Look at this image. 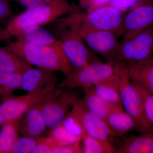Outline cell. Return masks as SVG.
Listing matches in <instances>:
<instances>
[{
    "mask_svg": "<svg viewBox=\"0 0 153 153\" xmlns=\"http://www.w3.org/2000/svg\"><path fill=\"white\" fill-rule=\"evenodd\" d=\"M7 48L32 66L46 71H60L66 76L72 71L61 43L52 46L35 45L16 40Z\"/></svg>",
    "mask_w": 153,
    "mask_h": 153,
    "instance_id": "1",
    "label": "cell"
},
{
    "mask_svg": "<svg viewBox=\"0 0 153 153\" xmlns=\"http://www.w3.org/2000/svg\"><path fill=\"white\" fill-rule=\"evenodd\" d=\"M79 11L76 6L69 4L68 0H52L26 10L12 19L5 29L11 37H16L29 29L41 27Z\"/></svg>",
    "mask_w": 153,
    "mask_h": 153,
    "instance_id": "2",
    "label": "cell"
},
{
    "mask_svg": "<svg viewBox=\"0 0 153 153\" xmlns=\"http://www.w3.org/2000/svg\"><path fill=\"white\" fill-rule=\"evenodd\" d=\"M55 37L60 41L66 57L74 70L100 61L92 54L69 15L56 21ZM72 70V71H73Z\"/></svg>",
    "mask_w": 153,
    "mask_h": 153,
    "instance_id": "3",
    "label": "cell"
},
{
    "mask_svg": "<svg viewBox=\"0 0 153 153\" xmlns=\"http://www.w3.org/2000/svg\"><path fill=\"white\" fill-rule=\"evenodd\" d=\"M114 64L119 76L120 95L123 109L133 120L135 128L140 133L153 132L145 114L141 96L129 77L125 68Z\"/></svg>",
    "mask_w": 153,
    "mask_h": 153,
    "instance_id": "4",
    "label": "cell"
},
{
    "mask_svg": "<svg viewBox=\"0 0 153 153\" xmlns=\"http://www.w3.org/2000/svg\"><path fill=\"white\" fill-rule=\"evenodd\" d=\"M153 54V26L132 38L123 39L109 62L126 67L150 59Z\"/></svg>",
    "mask_w": 153,
    "mask_h": 153,
    "instance_id": "5",
    "label": "cell"
},
{
    "mask_svg": "<svg viewBox=\"0 0 153 153\" xmlns=\"http://www.w3.org/2000/svg\"><path fill=\"white\" fill-rule=\"evenodd\" d=\"M79 100L74 94L56 88L36 106L42 114L47 128L52 129L62 125L69 111Z\"/></svg>",
    "mask_w": 153,
    "mask_h": 153,
    "instance_id": "6",
    "label": "cell"
},
{
    "mask_svg": "<svg viewBox=\"0 0 153 153\" xmlns=\"http://www.w3.org/2000/svg\"><path fill=\"white\" fill-rule=\"evenodd\" d=\"M79 11L70 16L84 41L93 52L101 55L107 61L112 60L120 44L117 34L109 31L94 29L80 21Z\"/></svg>",
    "mask_w": 153,
    "mask_h": 153,
    "instance_id": "7",
    "label": "cell"
},
{
    "mask_svg": "<svg viewBox=\"0 0 153 153\" xmlns=\"http://www.w3.org/2000/svg\"><path fill=\"white\" fill-rule=\"evenodd\" d=\"M115 71V66L111 62L98 61L71 71L60 84V87L68 90L81 88L85 91L93 88L98 82L112 76Z\"/></svg>",
    "mask_w": 153,
    "mask_h": 153,
    "instance_id": "8",
    "label": "cell"
},
{
    "mask_svg": "<svg viewBox=\"0 0 153 153\" xmlns=\"http://www.w3.org/2000/svg\"><path fill=\"white\" fill-rule=\"evenodd\" d=\"M126 13L107 4L88 10L85 14L79 13L81 21L91 27L109 31L122 36Z\"/></svg>",
    "mask_w": 153,
    "mask_h": 153,
    "instance_id": "9",
    "label": "cell"
},
{
    "mask_svg": "<svg viewBox=\"0 0 153 153\" xmlns=\"http://www.w3.org/2000/svg\"><path fill=\"white\" fill-rule=\"evenodd\" d=\"M55 89L27 92L25 95L11 96L7 99L0 104V111L4 118L5 123L19 119L28 109L43 101Z\"/></svg>",
    "mask_w": 153,
    "mask_h": 153,
    "instance_id": "10",
    "label": "cell"
},
{
    "mask_svg": "<svg viewBox=\"0 0 153 153\" xmlns=\"http://www.w3.org/2000/svg\"><path fill=\"white\" fill-rule=\"evenodd\" d=\"M70 112L79 121L86 134L97 139L111 142L114 135L106 122L90 112L82 100L74 105Z\"/></svg>",
    "mask_w": 153,
    "mask_h": 153,
    "instance_id": "11",
    "label": "cell"
},
{
    "mask_svg": "<svg viewBox=\"0 0 153 153\" xmlns=\"http://www.w3.org/2000/svg\"><path fill=\"white\" fill-rule=\"evenodd\" d=\"M153 26V1L136 7L126 14L122 36L129 39Z\"/></svg>",
    "mask_w": 153,
    "mask_h": 153,
    "instance_id": "12",
    "label": "cell"
},
{
    "mask_svg": "<svg viewBox=\"0 0 153 153\" xmlns=\"http://www.w3.org/2000/svg\"><path fill=\"white\" fill-rule=\"evenodd\" d=\"M57 84V77L53 72L33 67L22 74L19 89L27 92H36L45 89H55Z\"/></svg>",
    "mask_w": 153,
    "mask_h": 153,
    "instance_id": "13",
    "label": "cell"
},
{
    "mask_svg": "<svg viewBox=\"0 0 153 153\" xmlns=\"http://www.w3.org/2000/svg\"><path fill=\"white\" fill-rule=\"evenodd\" d=\"M47 126L39 108L36 105L27 110L19 118V133L37 139L45 131Z\"/></svg>",
    "mask_w": 153,
    "mask_h": 153,
    "instance_id": "14",
    "label": "cell"
},
{
    "mask_svg": "<svg viewBox=\"0 0 153 153\" xmlns=\"http://www.w3.org/2000/svg\"><path fill=\"white\" fill-rule=\"evenodd\" d=\"M124 67L132 82L153 94V57Z\"/></svg>",
    "mask_w": 153,
    "mask_h": 153,
    "instance_id": "15",
    "label": "cell"
},
{
    "mask_svg": "<svg viewBox=\"0 0 153 153\" xmlns=\"http://www.w3.org/2000/svg\"><path fill=\"white\" fill-rule=\"evenodd\" d=\"M115 66L114 74L96 84L94 89L97 94L105 101L114 106L123 108L120 95L119 76Z\"/></svg>",
    "mask_w": 153,
    "mask_h": 153,
    "instance_id": "16",
    "label": "cell"
},
{
    "mask_svg": "<svg viewBox=\"0 0 153 153\" xmlns=\"http://www.w3.org/2000/svg\"><path fill=\"white\" fill-rule=\"evenodd\" d=\"M115 149L117 153H153V131L129 137Z\"/></svg>",
    "mask_w": 153,
    "mask_h": 153,
    "instance_id": "17",
    "label": "cell"
},
{
    "mask_svg": "<svg viewBox=\"0 0 153 153\" xmlns=\"http://www.w3.org/2000/svg\"><path fill=\"white\" fill-rule=\"evenodd\" d=\"M33 66L7 47H0V71L22 74Z\"/></svg>",
    "mask_w": 153,
    "mask_h": 153,
    "instance_id": "18",
    "label": "cell"
},
{
    "mask_svg": "<svg viewBox=\"0 0 153 153\" xmlns=\"http://www.w3.org/2000/svg\"><path fill=\"white\" fill-rule=\"evenodd\" d=\"M85 92L82 101L88 109L105 121L111 113L115 110L123 108L111 105L102 99L96 93L94 87Z\"/></svg>",
    "mask_w": 153,
    "mask_h": 153,
    "instance_id": "19",
    "label": "cell"
},
{
    "mask_svg": "<svg viewBox=\"0 0 153 153\" xmlns=\"http://www.w3.org/2000/svg\"><path fill=\"white\" fill-rule=\"evenodd\" d=\"M105 122L114 136L123 135L135 128L133 120L123 108L111 113Z\"/></svg>",
    "mask_w": 153,
    "mask_h": 153,
    "instance_id": "20",
    "label": "cell"
},
{
    "mask_svg": "<svg viewBox=\"0 0 153 153\" xmlns=\"http://www.w3.org/2000/svg\"><path fill=\"white\" fill-rule=\"evenodd\" d=\"M16 38L17 40L25 43L44 46H52L60 42L53 34L41 27L29 29Z\"/></svg>",
    "mask_w": 153,
    "mask_h": 153,
    "instance_id": "21",
    "label": "cell"
},
{
    "mask_svg": "<svg viewBox=\"0 0 153 153\" xmlns=\"http://www.w3.org/2000/svg\"><path fill=\"white\" fill-rule=\"evenodd\" d=\"M19 119L3 124L0 131L1 153H10L16 141L19 138Z\"/></svg>",
    "mask_w": 153,
    "mask_h": 153,
    "instance_id": "22",
    "label": "cell"
},
{
    "mask_svg": "<svg viewBox=\"0 0 153 153\" xmlns=\"http://www.w3.org/2000/svg\"><path fill=\"white\" fill-rule=\"evenodd\" d=\"M22 74L0 71V100H4L21 85Z\"/></svg>",
    "mask_w": 153,
    "mask_h": 153,
    "instance_id": "23",
    "label": "cell"
},
{
    "mask_svg": "<svg viewBox=\"0 0 153 153\" xmlns=\"http://www.w3.org/2000/svg\"><path fill=\"white\" fill-rule=\"evenodd\" d=\"M82 153H114L115 148L108 141L97 139L85 134L82 138Z\"/></svg>",
    "mask_w": 153,
    "mask_h": 153,
    "instance_id": "24",
    "label": "cell"
},
{
    "mask_svg": "<svg viewBox=\"0 0 153 153\" xmlns=\"http://www.w3.org/2000/svg\"><path fill=\"white\" fill-rule=\"evenodd\" d=\"M49 136L61 146L73 144L82 141V139L69 133L62 125L52 129Z\"/></svg>",
    "mask_w": 153,
    "mask_h": 153,
    "instance_id": "25",
    "label": "cell"
},
{
    "mask_svg": "<svg viewBox=\"0 0 153 153\" xmlns=\"http://www.w3.org/2000/svg\"><path fill=\"white\" fill-rule=\"evenodd\" d=\"M62 126L69 133L80 138L82 139L86 134L79 121L70 112L63 121Z\"/></svg>",
    "mask_w": 153,
    "mask_h": 153,
    "instance_id": "26",
    "label": "cell"
},
{
    "mask_svg": "<svg viewBox=\"0 0 153 153\" xmlns=\"http://www.w3.org/2000/svg\"><path fill=\"white\" fill-rule=\"evenodd\" d=\"M133 83L141 96L146 116L153 130V94L141 86Z\"/></svg>",
    "mask_w": 153,
    "mask_h": 153,
    "instance_id": "27",
    "label": "cell"
},
{
    "mask_svg": "<svg viewBox=\"0 0 153 153\" xmlns=\"http://www.w3.org/2000/svg\"><path fill=\"white\" fill-rule=\"evenodd\" d=\"M37 144L33 153H54L57 148L62 147L50 136L40 137L36 139Z\"/></svg>",
    "mask_w": 153,
    "mask_h": 153,
    "instance_id": "28",
    "label": "cell"
},
{
    "mask_svg": "<svg viewBox=\"0 0 153 153\" xmlns=\"http://www.w3.org/2000/svg\"><path fill=\"white\" fill-rule=\"evenodd\" d=\"M37 144L36 139L30 137L23 136L19 138L16 141L10 153H32Z\"/></svg>",
    "mask_w": 153,
    "mask_h": 153,
    "instance_id": "29",
    "label": "cell"
},
{
    "mask_svg": "<svg viewBox=\"0 0 153 153\" xmlns=\"http://www.w3.org/2000/svg\"><path fill=\"white\" fill-rule=\"evenodd\" d=\"M152 1L153 0H109L108 4L126 13L136 7Z\"/></svg>",
    "mask_w": 153,
    "mask_h": 153,
    "instance_id": "30",
    "label": "cell"
},
{
    "mask_svg": "<svg viewBox=\"0 0 153 153\" xmlns=\"http://www.w3.org/2000/svg\"><path fill=\"white\" fill-rule=\"evenodd\" d=\"M80 142L76 143L73 144L67 145L57 148L54 153H82V148Z\"/></svg>",
    "mask_w": 153,
    "mask_h": 153,
    "instance_id": "31",
    "label": "cell"
},
{
    "mask_svg": "<svg viewBox=\"0 0 153 153\" xmlns=\"http://www.w3.org/2000/svg\"><path fill=\"white\" fill-rule=\"evenodd\" d=\"M12 11L8 1L0 0V21H4L12 15Z\"/></svg>",
    "mask_w": 153,
    "mask_h": 153,
    "instance_id": "32",
    "label": "cell"
},
{
    "mask_svg": "<svg viewBox=\"0 0 153 153\" xmlns=\"http://www.w3.org/2000/svg\"><path fill=\"white\" fill-rule=\"evenodd\" d=\"M51 1L52 0H19L18 2L24 8L28 10L49 2Z\"/></svg>",
    "mask_w": 153,
    "mask_h": 153,
    "instance_id": "33",
    "label": "cell"
},
{
    "mask_svg": "<svg viewBox=\"0 0 153 153\" xmlns=\"http://www.w3.org/2000/svg\"><path fill=\"white\" fill-rule=\"evenodd\" d=\"M85 1L86 3H84L86 6L88 5L89 8L90 9L106 5L108 4L109 0H84Z\"/></svg>",
    "mask_w": 153,
    "mask_h": 153,
    "instance_id": "34",
    "label": "cell"
},
{
    "mask_svg": "<svg viewBox=\"0 0 153 153\" xmlns=\"http://www.w3.org/2000/svg\"><path fill=\"white\" fill-rule=\"evenodd\" d=\"M11 38V36L6 31L5 28L4 29L0 25V40L6 41L9 40Z\"/></svg>",
    "mask_w": 153,
    "mask_h": 153,
    "instance_id": "35",
    "label": "cell"
},
{
    "mask_svg": "<svg viewBox=\"0 0 153 153\" xmlns=\"http://www.w3.org/2000/svg\"><path fill=\"white\" fill-rule=\"evenodd\" d=\"M5 123V120L3 114L0 111V125L3 124Z\"/></svg>",
    "mask_w": 153,
    "mask_h": 153,
    "instance_id": "36",
    "label": "cell"
},
{
    "mask_svg": "<svg viewBox=\"0 0 153 153\" xmlns=\"http://www.w3.org/2000/svg\"><path fill=\"white\" fill-rule=\"evenodd\" d=\"M5 1H18L19 0H5Z\"/></svg>",
    "mask_w": 153,
    "mask_h": 153,
    "instance_id": "37",
    "label": "cell"
},
{
    "mask_svg": "<svg viewBox=\"0 0 153 153\" xmlns=\"http://www.w3.org/2000/svg\"><path fill=\"white\" fill-rule=\"evenodd\" d=\"M0 153H1V150H0Z\"/></svg>",
    "mask_w": 153,
    "mask_h": 153,
    "instance_id": "38",
    "label": "cell"
}]
</instances>
